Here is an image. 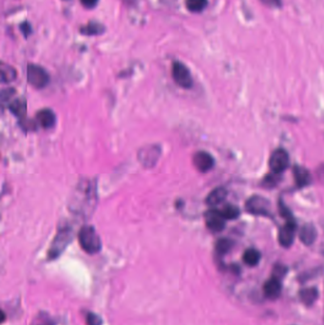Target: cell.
<instances>
[{
	"label": "cell",
	"mask_w": 324,
	"mask_h": 325,
	"mask_svg": "<svg viewBox=\"0 0 324 325\" xmlns=\"http://www.w3.org/2000/svg\"><path fill=\"white\" fill-rule=\"evenodd\" d=\"M300 295H301V300L303 304L311 305L317 301L318 293L315 287H310V288H305V289L302 290Z\"/></svg>",
	"instance_id": "ffe728a7"
},
{
	"label": "cell",
	"mask_w": 324,
	"mask_h": 325,
	"mask_svg": "<svg viewBox=\"0 0 324 325\" xmlns=\"http://www.w3.org/2000/svg\"><path fill=\"white\" fill-rule=\"evenodd\" d=\"M20 30H21V32L23 33V35L25 36V37H27L32 33V27L27 22H24L23 24L20 25Z\"/></svg>",
	"instance_id": "f1b7e54d"
},
{
	"label": "cell",
	"mask_w": 324,
	"mask_h": 325,
	"mask_svg": "<svg viewBox=\"0 0 324 325\" xmlns=\"http://www.w3.org/2000/svg\"><path fill=\"white\" fill-rule=\"evenodd\" d=\"M78 241L81 248L88 254H97L102 248L101 239L95 229L91 226H84L80 229Z\"/></svg>",
	"instance_id": "6da1fadb"
},
{
	"label": "cell",
	"mask_w": 324,
	"mask_h": 325,
	"mask_svg": "<svg viewBox=\"0 0 324 325\" xmlns=\"http://www.w3.org/2000/svg\"><path fill=\"white\" fill-rule=\"evenodd\" d=\"M9 109L13 114L22 121V123H24L27 113V103L24 98L14 100V102L9 105Z\"/></svg>",
	"instance_id": "4fadbf2b"
},
{
	"label": "cell",
	"mask_w": 324,
	"mask_h": 325,
	"mask_svg": "<svg viewBox=\"0 0 324 325\" xmlns=\"http://www.w3.org/2000/svg\"><path fill=\"white\" fill-rule=\"evenodd\" d=\"M160 156V149L159 147L150 146L142 149L138 153L139 161L145 167H152L155 164Z\"/></svg>",
	"instance_id": "30bf717a"
},
{
	"label": "cell",
	"mask_w": 324,
	"mask_h": 325,
	"mask_svg": "<svg viewBox=\"0 0 324 325\" xmlns=\"http://www.w3.org/2000/svg\"><path fill=\"white\" fill-rule=\"evenodd\" d=\"M205 225L212 232H221L226 227V219L217 209H210L204 215Z\"/></svg>",
	"instance_id": "8992f818"
},
{
	"label": "cell",
	"mask_w": 324,
	"mask_h": 325,
	"mask_svg": "<svg viewBox=\"0 0 324 325\" xmlns=\"http://www.w3.org/2000/svg\"><path fill=\"white\" fill-rule=\"evenodd\" d=\"M296 226L294 221H286L279 232V241L283 248L292 246L296 236Z\"/></svg>",
	"instance_id": "ba28073f"
},
{
	"label": "cell",
	"mask_w": 324,
	"mask_h": 325,
	"mask_svg": "<svg viewBox=\"0 0 324 325\" xmlns=\"http://www.w3.org/2000/svg\"><path fill=\"white\" fill-rule=\"evenodd\" d=\"M39 125L44 128H50L56 123V115L49 109H43L36 114Z\"/></svg>",
	"instance_id": "7c38bea8"
},
{
	"label": "cell",
	"mask_w": 324,
	"mask_h": 325,
	"mask_svg": "<svg viewBox=\"0 0 324 325\" xmlns=\"http://www.w3.org/2000/svg\"><path fill=\"white\" fill-rule=\"evenodd\" d=\"M227 191L224 187H217L212 191L206 198V204L209 206H216L226 200Z\"/></svg>",
	"instance_id": "e0dca14e"
},
{
	"label": "cell",
	"mask_w": 324,
	"mask_h": 325,
	"mask_svg": "<svg viewBox=\"0 0 324 325\" xmlns=\"http://www.w3.org/2000/svg\"><path fill=\"white\" fill-rule=\"evenodd\" d=\"M289 166V156L284 149L275 150L269 160V167L274 173H282Z\"/></svg>",
	"instance_id": "5b68a950"
},
{
	"label": "cell",
	"mask_w": 324,
	"mask_h": 325,
	"mask_svg": "<svg viewBox=\"0 0 324 325\" xmlns=\"http://www.w3.org/2000/svg\"><path fill=\"white\" fill-rule=\"evenodd\" d=\"M317 177L322 183H324V164L317 169Z\"/></svg>",
	"instance_id": "f546056e"
},
{
	"label": "cell",
	"mask_w": 324,
	"mask_h": 325,
	"mask_svg": "<svg viewBox=\"0 0 324 325\" xmlns=\"http://www.w3.org/2000/svg\"><path fill=\"white\" fill-rule=\"evenodd\" d=\"M208 4L207 0H185V6L192 13H201Z\"/></svg>",
	"instance_id": "44dd1931"
},
{
	"label": "cell",
	"mask_w": 324,
	"mask_h": 325,
	"mask_svg": "<svg viewBox=\"0 0 324 325\" xmlns=\"http://www.w3.org/2000/svg\"><path fill=\"white\" fill-rule=\"evenodd\" d=\"M294 177L296 184L299 187L306 186L311 183L310 172L306 170L305 168L301 166H296L294 168Z\"/></svg>",
	"instance_id": "5bb4252c"
},
{
	"label": "cell",
	"mask_w": 324,
	"mask_h": 325,
	"mask_svg": "<svg viewBox=\"0 0 324 325\" xmlns=\"http://www.w3.org/2000/svg\"><path fill=\"white\" fill-rule=\"evenodd\" d=\"M81 4L87 9H93L98 4L99 0H80Z\"/></svg>",
	"instance_id": "83f0119b"
},
{
	"label": "cell",
	"mask_w": 324,
	"mask_h": 325,
	"mask_svg": "<svg viewBox=\"0 0 324 325\" xmlns=\"http://www.w3.org/2000/svg\"><path fill=\"white\" fill-rule=\"evenodd\" d=\"M316 238H317V230L315 226H312L310 224H307L302 227L300 232V239L304 245L310 246L316 240Z\"/></svg>",
	"instance_id": "9a60e30c"
},
{
	"label": "cell",
	"mask_w": 324,
	"mask_h": 325,
	"mask_svg": "<svg viewBox=\"0 0 324 325\" xmlns=\"http://www.w3.org/2000/svg\"><path fill=\"white\" fill-rule=\"evenodd\" d=\"M1 81L2 83H10L13 82L17 76V72L14 67L8 64L1 63Z\"/></svg>",
	"instance_id": "ac0fdd59"
},
{
	"label": "cell",
	"mask_w": 324,
	"mask_h": 325,
	"mask_svg": "<svg viewBox=\"0 0 324 325\" xmlns=\"http://www.w3.org/2000/svg\"><path fill=\"white\" fill-rule=\"evenodd\" d=\"M72 239L71 229L68 226H62L57 231L48 252L49 260H55L63 252Z\"/></svg>",
	"instance_id": "7a4b0ae2"
},
{
	"label": "cell",
	"mask_w": 324,
	"mask_h": 325,
	"mask_svg": "<svg viewBox=\"0 0 324 325\" xmlns=\"http://www.w3.org/2000/svg\"><path fill=\"white\" fill-rule=\"evenodd\" d=\"M261 2L269 7L280 8L282 6V0H261Z\"/></svg>",
	"instance_id": "4316f807"
},
{
	"label": "cell",
	"mask_w": 324,
	"mask_h": 325,
	"mask_svg": "<svg viewBox=\"0 0 324 325\" xmlns=\"http://www.w3.org/2000/svg\"><path fill=\"white\" fill-rule=\"evenodd\" d=\"M242 259H244L245 263L247 265L255 266L260 262L261 254L258 250L250 248V249H247V251L245 252V254L242 256Z\"/></svg>",
	"instance_id": "d6986e66"
},
{
	"label": "cell",
	"mask_w": 324,
	"mask_h": 325,
	"mask_svg": "<svg viewBox=\"0 0 324 325\" xmlns=\"http://www.w3.org/2000/svg\"><path fill=\"white\" fill-rule=\"evenodd\" d=\"M105 31L106 28L103 24L95 21L89 22L86 26L80 28V33L87 36H99L105 33Z\"/></svg>",
	"instance_id": "2e32d148"
},
{
	"label": "cell",
	"mask_w": 324,
	"mask_h": 325,
	"mask_svg": "<svg viewBox=\"0 0 324 325\" xmlns=\"http://www.w3.org/2000/svg\"><path fill=\"white\" fill-rule=\"evenodd\" d=\"M263 292H264V295L270 300H275L277 297H280L282 293L281 280L273 276L271 279L268 280L266 283H264Z\"/></svg>",
	"instance_id": "8fae6325"
},
{
	"label": "cell",
	"mask_w": 324,
	"mask_h": 325,
	"mask_svg": "<svg viewBox=\"0 0 324 325\" xmlns=\"http://www.w3.org/2000/svg\"><path fill=\"white\" fill-rule=\"evenodd\" d=\"M280 211H281V214H282V217H283V218H285L286 221H294V219H293V216H292L291 212L289 211L288 208H287L285 205H283L282 203L280 204Z\"/></svg>",
	"instance_id": "d4e9b609"
},
{
	"label": "cell",
	"mask_w": 324,
	"mask_h": 325,
	"mask_svg": "<svg viewBox=\"0 0 324 325\" xmlns=\"http://www.w3.org/2000/svg\"><path fill=\"white\" fill-rule=\"evenodd\" d=\"M87 325H102V319L94 313H89L86 317Z\"/></svg>",
	"instance_id": "cb8c5ba5"
},
{
	"label": "cell",
	"mask_w": 324,
	"mask_h": 325,
	"mask_svg": "<svg viewBox=\"0 0 324 325\" xmlns=\"http://www.w3.org/2000/svg\"><path fill=\"white\" fill-rule=\"evenodd\" d=\"M193 165L201 172H207L214 167V158L208 152L198 151L193 156Z\"/></svg>",
	"instance_id": "9c48e42d"
},
{
	"label": "cell",
	"mask_w": 324,
	"mask_h": 325,
	"mask_svg": "<svg viewBox=\"0 0 324 325\" xmlns=\"http://www.w3.org/2000/svg\"><path fill=\"white\" fill-rule=\"evenodd\" d=\"M232 240L223 238L216 242V251L219 255H226L232 248Z\"/></svg>",
	"instance_id": "603a6c76"
},
{
	"label": "cell",
	"mask_w": 324,
	"mask_h": 325,
	"mask_svg": "<svg viewBox=\"0 0 324 325\" xmlns=\"http://www.w3.org/2000/svg\"><path fill=\"white\" fill-rule=\"evenodd\" d=\"M274 173V172H273ZM279 178V174L278 173H274L273 175H269V176L265 178V184H267L268 186H273L274 184L278 183V179Z\"/></svg>",
	"instance_id": "484cf974"
},
{
	"label": "cell",
	"mask_w": 324,
	"mask_h": 325,
	"mask_svg": "<svg viewBox=\"0 0 324 325\" xmlns=\"http://www.w3.org/2000/svg\"><path fill=\"white\" fill-rule=\"evenodd\" d=\"M247 210L254 215H269L270 204L261 196H253L247 202Z\"/></svg>",
	"instance_id": "52a82bcc"
},
{
	"label": "cell",
	"mask_w": 324,
	"mask_h": 325,
	"mask_svg": "<svg viewBox=\"0 0 324 325\" xmlns=\"http://www.w3.org/2000/svg\"><path fill=\"white\" fill-rule=\"evenodd\" d=\"M223 217L226 220L237 219L240 216V209L233 205H226L220 210Z\"/></svg>",
	"instance_id": "7402d4cb"
},
{
	"label": "cell",
	"mask_w": 324,
	"mask_h": 325,
	"mask_svg": "<svg viewBox=\"0 0 324 325\" xmlns=\"http://www.w3.org/2000/svg\"><path fill=\"white\" fill-rule=\"evenodd\" d=\"M171 74L174 82L183 89H191L193 85L191 71L184 64L180 61H175L172 64Z\"/></svg>",
	"instance_id": "277c9868"
},
{
	"label": "cell",
	"mask_w": 324,
	"mask_h": 325,
	"mask_svg": "<svg viewBox=\"0 0 324 325\" xmlns=\"http://www.w3.org/2000/svg\"><path fill=\"white\" fill-rule=\"evenodd\" d=\"M27 79L30 85L40 90L49 84V75L41 66L36 64H28Z\"/></svg>",
	"instance_id": "3957f363"
}]
</instances>
